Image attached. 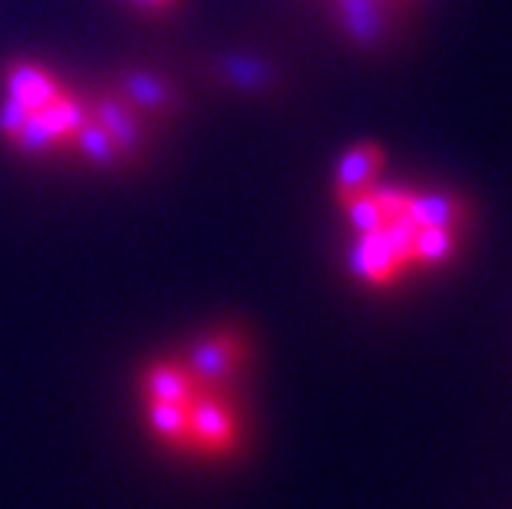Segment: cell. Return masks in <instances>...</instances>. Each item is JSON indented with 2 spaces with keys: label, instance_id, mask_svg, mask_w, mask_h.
<instances>
[{
  "label": "cell",
  "instance_id": "cell-1",
  "mask_svg": "<svg viewBox=\"0 0 512 509\" xmlns=\"http://www.w3.org/2000/svg\"><path fill=\"white\" fill-rule=\"evenodd\" d=\"M182 110V90L166 70L126 63L83 86V126L70 162L106 176L143 169Z\"/></svg>",
  "mask_w": 512,
  "mask_h": 509
},
{
  "label": "cell",
  "instance_id": "cell-2",
  "mask_svg": "<svg viewBox=\"0 0 512 509\" xmlns=\"http://www.w3.org/2000/svg\"><path fill=\"white\" fill-rule=\"evenodd\" d=\"M83 126V86L37 57L0 67V143L30 162H70Z\"/></svg>",
  "mask_w": 512,
  "mask_h": 509
},
{
  "label": "cell",
  "instance_id": "cell-3",
  "mask_svg": "<svg viewBox=\"0 0 512 509\" xmlns=\"http://www.w3.org/2000/svg\"><path fill=\"white\" fill-rule=\"evenodd\" d=\"M179 357L202 387L232 391V384L252 367V334L235 321L215 324V328L195 334L192 344Z\"/></svg>",
  "mask_w": 512,
  "mask_h": 509
},
{
  "label": "cell",
  "instance_id": "cell-4",
  "mask_svg": "<svg viewBox=\"0 0 512 509\" xmlns=\"http://www.w3.org/2000/svg\"><path fill=\"white\" fill-rule=\"evenodd\" d=\"M245 414L232 391L202 387L189 407V457L228 460L245 447Z\"/></svg>",
  "mask_w": 512,
  "mask_h": 509
},
{
  "label": "cell",
  "instance_id": "cell-5",
  "mask_svg": "<svg viewBox=\"0 0 512 509\" xmlns=\"http://www.w3.org/2000/svg\"><path fill=\"white\" fill-rule=\"evenodd\" d=\"M384 169V149L374 143H361L354 149H347L337 162V176H334V199L357 196L370 186H377V172Z\"/></svg>",
  "mask_w": 512,
  "mask_h": 509
},
{
  "label": "cell",
  "instance_id": "cell-6",
  "mask_svg": "<svg viewBox=\"0 0 512 509\" xmlns=\"http://www.w3.org/2000/svg\"><path fill=\"white\" fill-rule=\"evenodd\" d=\"M129 10L143 14L149 20H162V17H172L182 10V0H123Z\"/></svg>",
  "mask_w": 512,
  "mask_h": 509
}]
</instances>
